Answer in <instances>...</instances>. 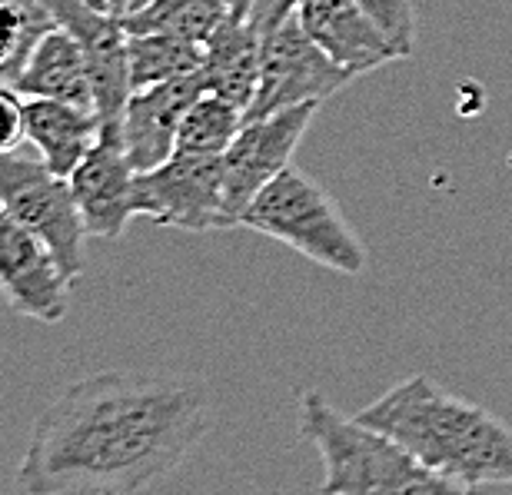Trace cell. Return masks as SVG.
I'll list each match as a JSON object with an SVG mask.
<instances>
[{"label":"cell","instance_id":"21","mask_svg":"<svg viewBox=\"0 0 512 495\" xmlns=\"http://www.w3.org/2000/svg\"><path fill=\"white\" fill-rule=\"evenodd\" d=\"M27 140L24 97L14 87L0 84V153H14Z\"/></svg>","mask_w":512,"mask_h":495},{"label":"cell","instance_id":"25","mask_svg":"<svg viewBox=\"0 0 512 495\" xmlns=\"http://www.w3.org/2000/svg\"><path fill=\"white\" fill-rule=\"evenodd\" d=\"M143 4H150V0H133V7H130V10H137V7H143Z\"/></svg>","mask_w":512,"mask_h":495},{"label":"cell","instance_id":"3","mask_svg":"<svg viewBox=\"0 0 512 495\" xmlns=\"http://www.w3.org/2000/svg\"><path fill=\"white\" fill-rule=\"evenodd\" d=\"M300 436L320 452V495H483L423 466L386 432L346 416L316 389L300 396Z\"/></svg>","mask_w":512,"mask_h":495},{"label":"cell","instance_id":"1","mask_svg":"<svg viewBox=\"0 0 512 495\" xmlns=\"http://www.w3.org/2000/svg\"><path fill=\"white\" fill-rule=\"evenodd\" d=\"M207 429L210 399L200 386L97 373L40 412L17 486L24 495H140L177 472Z\"/></svg>","mask_w":512,"mask_h":495},{"label":"cell","instance_id":"9","mask_svg":"<svg viewBox=\"0 0 512 495\" xmlns=\"http://www.w3.org/2000/svg\"><path fill=\"white\" fill-rule=\"evenodd\" d=\"M70 286L57 253L34 230L0 210V293L17 316L54 326L67 316Z\"/></svg>","mask_w":512,"mask_h":495},{"label":"cell","instance_id":"18","mask_svg":"<svg viewBox=\"0 0 512 495\" xmlns=\"http://www.w3.org/2000/svg\"><path fill=\"white\" fill-rule=\"evenodd\" d=\"M57 20L44 0H0V84L14 87L30 54Z\"/></svg>","mask_w":512,"mask_h":495},{"label":"cell","instance_id":"10","mask_svg":"<svg viewBox=\"0 0 512 495\" xmlns=\"http://www.w3.org/2000/svg\"><path fill=\"white\" fill-rule=\"evenodd\" d=\"M203 94H207L203 74H190L147 90H133L124 110V123H120L124 153L133 170H157L160 163H167L177 153L183 117H187L190 107Z\"/></svg>","mask_w":512,"mask_h":495},{"label":"cell","instance_id":"12","mask_svg":"<svg viewBox=\"0 0 512 495\" xmlns=\"http://www.w3.org/2000/svg\"><path fill=\"white\" fill-rule=\"evenodd\" d=\"M296 17L306 34L326 50V57L353 77L399 60L380 24L356 0H303Z\"/></svg>","mask_w":512,"mask_h":495},{"label":"cell","instance_id":"15","mask_svg":"<svg viewBox=\"0 0 512 495\" xmlns=\"http://www.w3.org/2000/svg\"><path fill=\"white\" fill-rule=\"evenodd\" d=\"M14 90L20 97L60 100V103H74V107L97 110L84 47L60 24L40 37V44L30 54L24 74L17 77Z\"/></svg>","mask_w":512,"mask_h":495},{"label":"cell","instance_id":"22","mask_svg":"<svg viewBox=\"0 0 512 495\" xmlns=\"http://www.w3.org/2000/svg\"><path fill=\"white\" fill-rule=\"evenodd\" d=\"M107 4H110V14H114V17H124V14H130L133 0H107Z\"/></svg>","mask_w":512,"mask_h":495},{"label":"cell","instance_id":"5","mask_svg":"<svg viewBox=\"0 0 512 495\" xmlns=\"http://www.w3.org/2000/svg\"><path fill=\"white\" fill-rule=\"evenodd\" d=\"M0 210L34 230L77 283L84 273V240L90 233L67 177H57L40 157H24L17 150L0 153Z\"/></svg>","mask_w":512,"mask_h":495},{"label":"cell","instance_id":"11","mask_svg":"<svg viewBox=\"0 0 512 495\" xmlns=\"http://www.w3.org/2000/svg\"><path fill=\"white\" fill-rule=\"evenodd\" d=\"M70 190L84 216V226L97 240H120L137 213V170L130 167L124 140L100 137L97 147L70 173Z\"/></svg>","mask_w":512,"mask_h":495},{"label":"cell","instance_id":"6","mask_svg":"<svg viewBox=\"0 0 512 495\" xmlns=\"http://www.w3.org/2000/svg\"><path fill=\"white\" fill-rule=\"evenodd\" d=\"M356 80L340 64L326 57V50L306 34L296 10L263 34L260 87L247 110V120L270 117V113L323 103Z\"/></svg>","mask_w":512,"mask_h":495},{"label":"cell","instance_id":"19","mask_svg":"<svg viewBox=\"0 0 512 495\" xmlns=\"http://www.w3.org/2000/svg\"><path fill=\"white\" fill-rule=\"evenodd\" d=\"M247 123L237 103L223 100L217 94H203L183 117L180 137H177V153H200V157H223L230 150V143L237 140V133Z\"/></svg>","mask_w":512,"mask_h":495},{"label":"cell","instance_id":"16","mask_svg":"<svg viewBox=\"0 0 512 495\" xmlns=\"http://www.w3.org/2000/svg\"><path fill=\"white\" fill-rule=\"evenodd\" d=\"M227 0H150L120 17L127 34H167L193 44H207L227 20Z\"/></svg>","mask_w":512,"mask_h":495},{"label":"cell","instance_id":"2","mask_svg":"<svg viewBox=\"0 0 512 495\" xmlns=\"http://www.w3.org/2000/svg\"><path fill=\"white\" fill-rule=\"evenodd\" d=\"M360 419L459 486H512L509 422L453 396L429 376H409L386 389L360 412Z\"/></svg>","mask_w":512,"mask_h":495},{"label":"cell","instance_id":"4","mask_svg":"<svg viewBox=\"0 0 512 495\" xmlns=\"http://www.w3.org/2000/svg\"><path fill=\"white\" fill-rule=\"evenodd\" d=\"M240 226L286 243L316 266L356 276L366 270V246L350 220L313 177L286 167L247 206Z\"/></svg>","mask_w":512,"mask_h":495},{"label":"cell","instance_id":"20","mask_svg":"<svg viewBox=\"0 0 512 495\" xmlns=\"http://www.w3.org/2000/svg\"><path fill=\"white\" fill-rule=\"evenodd\" d=\"M396 47L399 60L416 54V7L413 0H356Z\"/></svg>","mask_w":512,"mask_h":495},{"label":"cell","instance_id":"13","mask_svg":"<svg viewBox=\"0 0 512 495\" xmlns=\"http://www.w3.org/2000/svg\"><path fill=\"white\" fill-rule=\"evenodd\" d=\"M263 34L247 14H227L207 44H203V84L210 94L237 103L247 113L260 87Z\"/></svg>","mask_w":512,"mask_h":495},{"label":"cell","instance_id":"7","mask_svg":"<svg viewBox=\"0 0 512 495\" xmlns=\"http://www.w3.org/2000/svg\"><path fill=\"white\" fill-rule=\"evenodd\" d=\"M320 103H303L270 117L247 120L230 150L223 153V220L227 230H237L247 206L266 183L293 167V153L306 137Z\"/></svg>","mask_w":512,"mask_h":495},{"label":"cell","instance_id":"24","mask_svg":"<svg viewBox=\"0 0 512 495\" xmlns=\"http://www.w3.org/2000/svg\"><path fill=\"white\" fill-rule=\"evenodd\" d=\"M80 4H87L90 10H100V14H110V4H107V0H80Z\"/></svg>","mask_w":512,"mask_h":495},{"label":"cell","instance_id":"8","mask_svg":"<svg viewBox=\"0 0 512 495\" xmlns=\"http://www.w3.org/2000/svg\"><path fill=\"white\" fill-rule=\"evenodd\" d=\"M137 213L157 226H170V230H227L223 157L173 153L157 170L137 173Z\"/></svg>","mask_w":512,"mask_h":495},{"label":"cell","instance_id":"14","mask_svg":"<svg viewBox=\"0 0 512 495\" xmlns=\"http://www.w3.org/2000/svg\"><path fill=\"white\" fill-rule=\"evenodd\" d=\"M24 123L27 140L57 177H70L100 140L97 110L74 103L24 97Z\"/></svg>","mask_w":512,"mask_h":495},{"label":"cell","instance_id":"17","mask_svg":"<svg viewBox=\"0 0 512 495\" xmlns=\"http://www.w3.org/2000/svg\"><path fill=\"white\" fill-rule=\"evenodd\" d=\"M130 37V80L133 90H147L170 80L200 74L203 44L167 34H127Z\"/></svg>","mask_w":512,"mask_h":495},{"label":"cell","instance_id":"23","mask_svg":"<svg viewBox=\"0 0 512 495\" xmlns=\"http://www.w3.org/2000/svg\"><path fill=\"white\" fill-rule=\"evenodd\" d=\"M233 14H247L250 17V7H253V0H227Z\"/></svg>","mask_w":512,"mask_h":495}]
</instances>
